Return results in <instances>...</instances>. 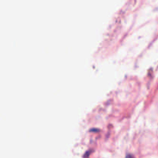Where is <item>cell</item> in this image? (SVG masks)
<instances>
[{
	"label": "cell",
	"mask_w": 158,
	"mask_h": 158,
	"mask_svg": "<svg viewBox=\"0 0 158 158\" xmlns=\"http://www.w3.org/2000/svg\"><path fill=\"white\" fill-rule=\"evenodd\" d=\"M126 158H134V157H133V156H132V155H127Z\"/></svg>",
	"instance_id": "obj_1"
}]
</instances>
